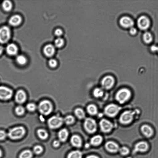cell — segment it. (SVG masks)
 Returning <instances> with one entry per match:
<instances>
[{
  "instance_id": "44dd1931",
  "label": "cell",
  "mask_w": 158,
  "mask_h": 158,
  "mask_svg": "<svg viewBox=\"0 0 158 158\" xmlns=\"http://www.w3.org/2000/svg\"><path fill=\"white\" fill-rule=\"evenodd\" d=\"M70 142L73 146L77 148L81 147L82 144L81 138L79 136L77 135H74L71 137Z\"/></svg>"
},
{
  "instance_id": "8d00e7d4",
  "label": "cell",
  "mask_w": 158,
  "mask_h": 158,
  "mask_svg": "<svg viewBox=\"0 0 158 158\" xmlns=\"http://www.w3.org/2000/svg\"><path fill=\"white\" fill-rule=\"evenodd\" d=\"M27 110L30 112L34 111L36 108V106L35 104L33 103H28L26 106Z\"/></svg>"
},
{
  "instance_id": "6da1fadb",
  "label": "cell",
  "mask_w": 158,
  "mask_h": 158,
  "mask_svg": "<svg viewBox=\"0 0 158 158\" xmlns=\"http://www.w3.org/2000/svg\"><path fill=\"white\" fill-rule=\"evenodd\" d=\"M25 133V128L23 126H19L10 129L7 135L11 139L16 140L23 137Z\"/></svg>"
},
{
  "instance_id": "7402d4cb",
  "label": "cell",
  "mask_w": 158,
  "mask_h": 158,
  "mask_svg": "<svg viewBox=\"0 0 158 158\" xmlns=\"http://www.w3.org/2000/svg\"><path fill=\"white\" fill-rule=\"evenodd\" d=\"M58 137L60 142H65L67 139L69 135L68 130L65 128L61 129L58 133Z\"/></svg>"
},
{
  "instance_id": "1f68e13d",
  "label": "cell",
  "mask_w": 158,
  "mask_h": 158,
  "mask_svg": "<svg viewBox=\"0 0 158 158\" xmlns=\"http://www.w3.org/2000/svg\"><path fill=\"white\" fill-rule=\"evenodd\" d=\"M103 94V89L99 88H96L93 90V94L94 97L99 98L102 97Z\"/></svg>"
},
{
  "instance_id": "b9f144b4",
  "label": "cell",
  "mask_w": 158,
  "mask_h": 158,
  "mask_svg": "<svg viewBox=\"0 0 158 158\" xmlns=\"http://www.w3.org/2000/svg\"><path fill=\"white\" fill-rule=\"evenodd\" d=\"M129 32L131 35H134L137 33V30L136 28L133 27L129 28Z\"/></svg>"
},
{
  "instance_id": "836d02e7",
  "label": "cell",
  "mask_w": 158,
  "mask_h": 158,
  "mask_svg": "<svg viewBox=\"0 0 158 158\" xmlns=\"http://www.w3.org/2000/svg\"><path fill=\"white\" fill-rule=\"evenodd\" d=\"M64 43V40L62 38L58 37L55 40V46L57 48H60L63 45Z\"/></svg>"
},
{
  "instance_id": "d4e9b609",
  "label": "cell",
  "mask_w": 158,
  "mask_h": 158,
  "mask_svg": "<svg viewBox=\"0 0 158 158\" xmlns=\"http://www.w3.org/2000/svg\"><path fill=\"white\" fill-rule=\"evenodd\" d=\"M37 133L39 138L42 140L46 139L48 136V132L44 129H38L37 131Z\"/></svg>"
},
{
  "instance_id": "7dc6e473",
  "label": "cell",
  "mask_w": 158,
  "mask_h": 158,
  "mask_svg": "<svg viewBox=\"0 0 158 158\" xmlns=\"http://www.w3.org/2000/svg\"><path fill=\"white\" fill-rule=\"evenodd\" d=\"M2 156V150L0 149V158H1Z\"/></svg>"
},
{
  "instance_id": "2e32d148",
  "label": "cell",
  "mask_w": 158,
  "mask_h": 158,
  "mask_svg": "<svg viewBox=\"0 0 158 158\" xmlns=\"http://www.w3.org/2000/svg\"><path fill=\"white\" fill-rule=\"evenodd\" d=\"M105 148L108 151L111 153L116 152L119 149L118 145L112 141L106 142L105 144Z\"/></svg>"
},
{
  "instance_id": "4316f807",
  "label": "cell",
  "mask_w": 158,
  "mask_h": 158,
  "mask_svg": "<svg viewBox=\"0 0 158 158\" xmlns=\"http://www.w3.org/2000/svg\"><path fill=\"white\" fill-rule=\"evenodd\" d=\"M33 153L31 150L27 149L23 151L20 154L19 158H32Z\"/></svg>"
},
{
  "instance_id": "bcb514c9",
  "label": "cell",
  "mask_w": 158,
  "mask_h": 158,
  "mask_svg": "<svg viewBox=\"0 0 158 158\" xmlns=\"http://www.w3.org/2000/svg\"><path fill=\"white\" fill-rule=\"evenodd\" d=\"M3 51V48L2 46H0V56L2 53Z\"/></svg>"
},
{
  "instance_id": "7bdbcfd3",
  "label": "cell",
  "mask_w": 158,
  "mask_h": 158,
  "mask_svg": "<svg viewBox=\"0 0 158 158\" xmlns=\"http://www.w3.org/2000/svg\"><path fill=\"white\" fill-rule=\"evenodd\" d=\"M150 50L152 52H157L158 46L153 45L150 47Z\"/></svg>"
},
{
  "instance_id": "f1b7e54d",
  "label": "cell",
  "mask_w": 158,
  "mask_h": 158,
  "mask_svg": "<svg viewBox=\"0 0 158 158\" xmlns=\"http://www.w3.org/2000/svg\"><path fill=\"white\" fill-rule=\"evenodd\" d=\"M3 9L6 11H9L11 10L12 7L11 2L9 0L4 1L2 4Z\"/></svg>"
},
{
  "instance_id": "60d3db41",
  "label": "cell",
  "mask_w": 158,
  "mask_h": 158,
  "mask_svg": "<svg viewBox=\"0 0 158 158\" xmlns=\"http://www.w3.org/2000/svg\"><path fill=\"white\" fill-rule=\"evenodd\" d=\"M54 33L56 35L59 37L62 34L63 31L60 29L57 28L55 30Z\"/></svg>"
},
{
  "instance_id": "3957f363",
  "label": "cell",
  "mask_w": 158,
  "mask_h": 158,
  "mask_svg": "<svg viewBox=\"0 0 158 158\" xmlns=\"http://www.w3.org/2000/svg\"><path fill=\"white\" fill-rule=\"evenodd\" d=\"M38 109L41 114L44 115H47L52 112L53 105L49 101L44 100L40 102Z\"/></svg>"
},
{
  "instance_id": "7a4b0ae2",
  "label": "cell",
  "mask_w": 158,
  "mask_h": 158,
  "mask_svg": "<svg viewBox=\"0 0 158 158\" xmlns=\"http://www.w3.org/2000/svg\"><path fill=\"white\" fill-rule=\"evenodd\" d=\"M131 95L130 90L124 88L119 90L115 95V98L119 103L123 104L127 101Z\"/></svg>"
},
{
  "instance_id": "e575fe53",
  "label": "cell",
  "mask_w": 158,
  "mask_h": 158,
  "mask_svg": "<svg viewBox=\"0 0 158 158\" xmlns=\"http://www.w3.org/2000/svg\"><path fill=\"white\" fill-rule=\"evenodd\" d=\"M15 111L16 114L18 115L21 116L24 114L25 110L23 106H19L15 108Z\"/></svg>"
},
{
  "instance_id": "d590c367",
  "label": "cell",
  "mask_w": 158,
  "mask_h": 158,
  "mask_svg": "<svg viewBox=\"0 0 158 158\" xmlns=\"http://www.w3.org/2000/svg\"><path fill=\"white\" fill-rule=\"evenodd\" d=\"M43 151L42 146L39 145L35 146L33 148V152L36 154L39 155L42 153Z\"/></svg>"
},
{
  "instance_id": "5b68a950",
  "label": "cell",
  "mask_w": 158,
  "mask_h": 158,
  "mask_svg": "<svg viewBox=\"0 0 158 158\" xmlns=\"http://www.w3.org/2000/svg\"><path fill=\"white\" fill-rule=\"evenodd\" d=\"M11 31L7 26H4L0 28V43L4 44L6 43L11 37Z\"/></svg>"
},
{
  "instance_id": "8992f818",
  "label": "cell",
  "mask_w": 158,
  "mask_h": 158,
  "mask_svg": "<svg viewBox=\"0 0 158 158\" xmlns=\"http://www.w3.org/2000/svg\"><path fill=\"white\" fill-rule=\"evenodd\" d=\"M136 23L139 28L142 30H146L149 27L151 22L147 16L143 15L138 18Z\"/></svg>"
},
{
  "instance_id": "ac0fdd59",
  "label": "cell",
  "mask_w": 158,
  "mask_h": 158,
  "mask_svg": "<svg viewBox=\"0 0 158 158\" xmlns=\"http://www.w3.org/2000/svg\"><path fill=\"white\" fill-rule=\"evenodd\" d=\"M142 133L147 137H151L153 134V131L152 127L147 124H144L141 127Z\"/></svg>"
},
{
  "instance_id": "cb8c5ba5",
  "label": "cell",
  "mask_w": 158,
  "mask_h": 158,
  "mask_svg": "<svg viewBox=\"0 0 158 158\" xmlns=\"http://www.w3.org/2000/svg\"><path fill=\"white\" fill-rule=\"evenodd\" d=\"M143 39L144 42L146 44H150L153 40L152 35L150 32L145 31L143 35Z\"/></svg>"
},
{
  "instance_id": "f35d334b",
  "label": "cell",
  "mask_w": 158,
  "mask_h": 158,
  "mask_svg": "<svg viewBox=\"0 0 158 158\" xmlns=\"http://www.w3.org/2000/svg\"><path fill=\"white\" fill-rule=\"evenodd\" d=\"M48 63L49 66L52 68L56 67L57 64V61L54 59H51L49 60Z\"/></svg>"
},
{
  "instance_id": "ee69618b",
  "label": "cell",
  "mask_w": 158,
  "mask_h": 158,
  "mask_svg": "<svg viewBox=\"0 0 158 158\" xmlns=\"http://www.w3.org/2000/svg\"><path fill=\"white\" fill-rule=\"evenodd\" d=\"M60 141L58 140H55L53 143V147L55 148L59 146L60 144Z\"/></svg>"
},
{
  "instance_id": "8fae6325",
  "label": "cell",
  "mask_w": 158,
  "mask_h": 158,
  "mask_svg": "<svg viewBox=\"0 0 158 158\" xmlns=\"http://www.w3.org/2000/svg\"><path fill=\"white\" fill-rule=\"evenodd\" d=\"M114 82V79L113 77L110 76H107L102 79L101 85L103 89H108L112 87Z\"/></svg>"
},
{
  "instance_id": "5bb4252c",
  "label": "cell",
  "mask_w": 158,
  "mask_h": 158,
  "mask_svg": "<svg viewBox=\"0 0 158 158\" xmlns=\"http://www.w3.org/2000/svg\"><path fill=\"white\" fill-rule=\"evenodd\" d=\"M27 98L26 94L25 92L22 90H18L16 93L15 96V102L19 104H22L24 103Z\"/></svg>"
},
{
  "instance_id": "52a82bcc",
  "label": "cell",
  "mask_w": 158,
  "mask_h": 158,
  "mask_svg": "<svg viewBox=\"0 0 158 158\" xmlns=\"http://www.w3.org/2000/svg\"><path fill=\"white\" fill-rule=\"evenodd\" d=\"M84 126L86 131L89 133H93L97 130V125L96 121L91 118H88L85 120Z\"/></svg>"
},
{
  "instance_id": "ffe728a7",
  "label": "cell",
  "mask_w": 158,
  "mask_h": 158,
  "mask_svg": "<svg viewBox=\"0 0 158 158\" xmlns=\"http://www.w3.org/2000/svg\"><path fill=\"white\" fill-rule=\"evenodd\" d=\"M22 19L21 16L15 15L11 16L9 19V24L13 26H16L19 25L21 23Z\"/></svg>"
},
{
  "instance_id": "ab89813d",
  "label": "cell",
  "mask_w": 158,
  "mask_h": 158,
  "mask_svg": "<svg viewBox=\"0 0 158 158\" xmlns=\"http://www.w3.org/2000/svg\"><path fill=\"white\" fill-rule=\"evenodd\" d=\"M7 134L6 132L2 130H0V140H4L6 137Z\"/></svg>"
},
{
  "instance_id": "277c9868",
  "label": "cell",
  "mask_w": 158,
  "mask_h": 158,
  "mask_svg": "<svg viewBox=\"0 0 158 158\" xmlns=\"http://www.w3.org/2000/svg\"><path fill=\"white\" fill-rule=\"evenodd\" d=\"M63 122V119L61 117L58 115H54L48 119V124L50 129H55L60 127Z\"/></svg>"
},
{
  "instance_id": "484cf974",
  "label": "cell",
  "mask_w": 158,
  "mask_h": 158,
  "mask_svg": "<svg viewBox=\"0 0 158 158\" xmlns=\"http://www.w3.org/2000/svg\"><path fill=\"white\" fill-rule=\"evenodd\" d=\"M82 153L79 150H75L70 152L68 154L67 158H82Z\"/></svg>"
},
{
  "instance_id": "4fadbf2b",
  "label": "cell",
  "mask_w": 158,
  "mask_h": 158,
  "mask_svg": "<svg viewBox=\"0 0 158 158\" xmlns=\"http://www.w3.org/2000/svg\"><path fill=\"white\" fill-rule=\"evenodd\" d=\"M99 126L101 130L105 133L110 132L113 127L112 123L105 119H103L100 121Z\"/></svg>"
},
{
  "instance_id": "74e56055",
  "label": "cell",
  "mask_w": 158,
  "mask_h": 158,
  "mask_svg": "<svg viewBox=\"0 0 158 158\" xmlns=\"http://www.w3.org/2000/svg\"><path fill=\"white\" fill-rule=\"evenodd\" d=\"M119 151L120 153L123 156L127 155L129 152V149L126 147H123L119 148Z\"/></svg>"
},
{
  "instance_id": "f546056e",
  "label": "cell",
  "mask_w": 158,
  "mask_h": 158,
  "mask_svg": "<svg viewBox=\"0 0 158 158\" xmlns=\"http://www.w3.org/2000/svg\"><path fill=\"white\" fill-rule=\"evenodd\" d=\"M74 114L79 119H82L85 116V113L81 108L76 109L74 110Z\"/></svg>"
},
{
  "instance_id": "d6a6232c",
  "label": "cell",
  "mask_w": 158,
  "mask_h": 158,
  "mask_svg": "<svg viewBox=\"0 0 158 158\" xmlns=\"http://www.w3.org/2000/svg\"><path fill=\"white\" fill-rule=\"evenodd\" d=\"M64 122L67 125H70L73 123L75 121V118L72 115H69L63 119Z\"/></svg>"
},
{
  "instance_id": "e0dca14e",
  "label": "cell",
  "mask_w": 158,
  "mask_h": 158,
  "mask_svg": "<svg viewBox=\"0 0 158 158\" xmlns=\"http://www.w3.org/2000/svg\"><path fill=\"white\" fill-rule=\"evenodd\" d=\"M55 51V46L52 44H48L43 49L44 54L48 57H51L54 54Z\"/></svg>"
},
{
  "instance_id": "f6af8a7d",
  "label": "cell",
  "mask_w": 158,
  "mask_h": 158,
  "mask_svg": "<svg viewBox=\"0 0 158 158\" xmlns=\"http://www.w3.org/2000/svg\"><path fill=\"white\" fill-rule=\"evenodd\" d=\"M85 158H99L98 156L94 155H89L87 156Z\"/></svg>"
},
{
  "instance_id": "9c48e42d",
  "label": "cell",
  "mask_w": 158,
  "mask_h": 158,
  "mask_svg": "<svg viewBox=\"0 0 158 158\" xmlns=\"http://www.w3.org/2000/svg\"><path fill=\"white\" fill-rule=\"evenodd\" d=\"M134 114V112L131 110H126L123 112L120 117V122L123 124H129L133 120Z\"/></svg>"
},
{
  "instance_id": "ba28073f",
  "label": "cell",
  "mask_w": 158,
  "mask_h": 158,
  "mask_svg": "<svg viewBox=\"0 0 158 158\" xmlns=\"http://www.w3.org/2000/svg\"><path fill=\"white\" fill-rule=\"evenodd\" d=\"M121 109V107L118 105L114 104H111L105 107L104 111L106 115L112 117L117 115Z\"/></svg>"
},
{
  "instance_id": "7c38bea8",
  "label": "cell",
  "mask_w": 158,
  "mask_h": 158,
  "mask_svg": "<svg viewBox=\"0 0 158 158\" xmlns=\"http://www.w3.org/2000/svg\"><path fill=\"white\" fill-rule=\"evenodd\" d=\"M120 25L123 27L130 28L133 27L134 22L133 20L130 17L123 16L119 20Z\"/></svg>"
},
{
  "instance_id": "681fc988",
  "label": "cell",
  "mask_w": 158,
  "mask_h": 158,
  "mask_svg": "<svg viewBox=\"0 0 158 158\" xmlns=\"http://www.w3.org/2000/svg\"><path fill=\"white\" fill-rule=\"evenodd\" d=\"M157 52H158V51H157Z\"/></svg>"
},
{
  "instance_id": "c3c4849f",
  "label": "cell",
  "mask_w": 158,
  "mask_h": 158,
  "mask_svg": "<svg viewBox=\"0 0 158 158\" xmlns=\"http://www.w3.org/2000/svg\"><path fill=\"white\" fill-rule=\"evenodd\" d=\"M131 158V157H127V158Z\"/></svg>"
},
{
  "instance_id": "9a60e30c",
  "label": "cell",
  "mask_w": 158,
  "mask_h": 158,
  "mask_svg": "<svg viewBox=\"0 0 158 158\" xmlns=\"http://www.w3.org/2000/svg\"><path fill=\"white\" fill-rule=\"evenodd\" d=\"M148 148L147 143L145 141H142L137 143L135 146L133 152H144L146 151Z\"/></svg>"
},
{
  "instance_id": "603a6c76",
  "label": "cell",
  "mask_w": 158,
  "mask_h": 158,
  "mask_svg": "<svg viewBox=\"0 0 158 158\" xmlns=\"http://www.w3.org/2000/svg\"><path fill=\"white\" fill-rule=\"evenodd\" d=\"M102 137L99 135H97L93 137L90 139V144L94 146L99 145L102 142Z\"/></svg>"
},
{
  "instance_id": "83f0119b",
  "label": "cell",
  "mask_w": 158,
  "mask_h": 158,
  "mask_svg": "<svg viewBox=\"0 0 158 158\" xmlns=\"http://www.w3.org/2000/svg\"><path fill=\"white\" fill-rule=\"evenodd\" d=\"M87 112L91 115H95L98 113V109L95 105L94 104H90L87 107Z\"/></svg>"
},
{
  "instance_id": "d6986e66",
  "label": "cell",
  "mask_w": 158,
  "mask_h": 158,
  "mask_svg": "<svg viewBox=\"0 0 158 158\" xmlns=\"http://www.w3.org/2000/svg\"><path fill=\"white\" fill-rule=\"evenodd\" d=\"M6 51L9 55L15 56L18 53V49L15 44L11 43L7 45L6 48Z\"/></svg>"
},
{
  "instance_id": "30bf717a",
  "label": "cell",
  "mask_w": 158,
  "mask_h": 158,
  "mask_svg": "<svg viewBox=\"0 0 158 158\" xmlns=\"http://www.w3.org/2000/svg\"><path fill=\"white\" fill-rule=\"evenodd\" d=\"M13 91L10 89L5 86H0V99L7 100L11 98Z\"/></svg>"
},
{
  "instance_id": "4dcf8cb0",
  "label": "cell",
  "mask_w": 158,
  "mask_h": 158,
  "mask_svg": "<svg viewBox=\"0 0 158 158\" xmlns=\"http://www.w3.org/2000/svg\"><path fill=\"white\" fill-rule=\"evenodd\" d=\"M16 60L17 63L21 65L25 64L27 62L26 58L23 55H19L17 56Z\"/></svg>"
}]
</instances>
